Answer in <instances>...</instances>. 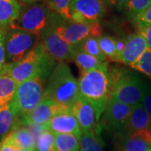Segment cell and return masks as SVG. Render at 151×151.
Returning <instances> with one entry per match:
<instances>
[{
  "label": "cell",
  "mask_w": 151,
  "mask_h": 151,
  "mask_svg": "<svg viewBox=\"0 0 151 151\" xmlns=\"http://www.w3.org/2000/svg\"><path fill=\"white\" fill-rule=\"evenodd\" d=\"M108 4L113 6L114 8H116L119 10L124 9L125 4L127 3V0H108Z\"/></svg>",
  "instance_id": "36"
},
{
  "label": "cell",
  "mask_w": 151,
  "mask_h": 151,
  "mask_svg": "<svg viewBox=\"0 0 151 151\" xmlns=\"http://www.w3.org/2000/svg\"><path fill=\"white\" fill-rule=\"evenodd\" d=\"M77 82L79 96L92 104L100 119L110 97L108 63L106 61L94 70L81 72Z\"/></svg>",
  "instance_id": "2"
},
{
  "label": "cell",
  "mask_w": 151,
  "mask_h": 151,
  "mask_svg": "<svg viewBox=\"0 0 151 151\" xmlns=\"http://www.w3.org/2000/svg\"><path fill=\"white\" fill-rule=\"evenodd\" d=\"M40 42V35L16 29H9L6 31L5 58L8 65L20 60Z\"/></svg>",
  "instance_id": "8"
},
{
  "label": "cell",
  "mask_w": 151,
  "mask_h": 151,
  "mask_svg": "<svg viewBox=\"0 0 151 151\" xmlns=\"http://www.w3.org/2000/svg\"><path fill=\"white\" fill-rule=\"evenodd\" d=\"M150 150H151V147H150Z\"/></svg>",
  "instance_id": "43"
},
{
  "label": "cell",
  "mask_w": 151,
  "mask_h": 151,
  "mask_svg": "<svg viewBox=\"0 0 151 151\" xmlns=\"http://www.w3.org/2000/svg\"><path fill=\"white\" fill-rule=\"evenodd\" d=\"M105 13V0H71L70 2V20L76 23H96Z\"/></svg>",
  "instance_id": "11"
},
{
  "label": "cell",
  "mask_w": 151,
  "mask_h": 151,
  "mask_svg": "<svg viewBox=\"0 0 151 151\" xmlns=\"http://www.w3.org/2000/svg\"><path fill=\"white\" fill-rule=\"evenodd\" d=\"M113 145L119 151H147L151 147V130L145 129L113 134Z\"/></svg>",
  "instance_id": "12"
},
{
  "label": "cell",
  "mask_w": 151,
  "mask_h": 151,
  "mask_svg": "<svg viewBox=\"0 0 151 151\" xmlns=\"http://www.w3.org/2000/svg\"><path fill=\"white\" fill-rule=\"evenodd\" d=\"M141 104L143 105L145 110L151 118V87L149 85L147 86L145 93L142 99Z\"/></svg>",
  "instance_id": "33"
},
{
  "label": "cell",
  "mask_w": 151,
  "mask_h": 151,
  "mask_svg": "<svg viewBox=\"0 0 151 151\" xmlns=\"http://www.w3.org/2000/svg\"><path fill=\"white\" fill-rule=\"evenodd\" d=\"M0 145H1V142H0Z\"/></svg>",
  "instance_id": "42"
},
{
  "label": "cell",
  "mask_w": 151,
  "mask_h": 151,
  "mask_svg": "<svg viewBox=\"0 0 151 151\" xmlns=\"http://www.w3.org/2000/svg\"><path fill=\"white\" fill-rule=\"evenodd\" d=\"M105 1H106V3H107V2H108V0H105Z\"/></svg>",
  "instance_id": "39"
},
{
  "label": "cell",
  "mask_w": 151,
  "mask_h": 151,
  "mask_svg": "<svg viewBox=\"0 0 151 151\" xmlns=\"http://www.w3.org/2000/svg\"><path fill=\"white\" fill-rule=\"evenodd\" d=\"M139 33L145 38V42L147 44V47H148L149 50H151V25L139 28Z\"/></svg>",
  "instance_id": "34"
},
{
  "label": "cell",
  "mask_w": 151,
  "mask_h": 151,
  "mask_svg": "<svg viewBox=\"0 0 151 151\" xmlns=\"http://www.w3.org/2000/svg\"><path fill=\"white\" fill-rule=\"evenodd\" d=\"M145 129L151 130V118L145 110L143 105L139 103L132 107L124 131L135 132Z\"/></svg>",
  "instance_id": "19"
},
{
  "label": "cell",
  "mask_w": 151,
  "mask_h": 151,
  "mask_svg": "<svg viewBox=\"0 0 151 151\" xmlns=\"http://www.w3.org/2000/svg\"><path fill=\"white\" fill-rule=\"evenodd\" d=\"M151 4V0H127L124 9L127 16L133 19Z\"/></svg>",
  "instance_id": "29"
},
{
  "label": "cell",
  "mask_w": 151,
  "mask_h": 151,
  "mask_svg": "<svg viewBox=\"0 0 151 151\" xmlns=\"http://www.w3.org/2000/svg\"><path fill=\"white\" fill-rule=\"evenodd\" d=\"M45 81L40 78H33L17 83L12 103L19 117L30 113L43 100Z\"/></svg>",
  "instance_id": "7"
},
{
  "label": "cell",
  "mask_w": 151,
  "mask_h": 151,
  "mask_svg": "<svg viewBox=\"0 0 151 151\" xmlns=\"http://www.w3.org/2000/svg\"><path fill=\"white\" fill-rule=\"evenodd\" d=\"M20 6L18 0H0V29H9L19 14Z\"/></svg>",
  "instance_id": "20"
},
{
  "label": "cell",
  "mask_w": 151,
  "mask_h": 151,
  "mask_svg": "<svg viewBox=\"0 0 151 151\" xmlns=\"http://www.w3.org/2000/svg\"><path fill=\"white\" fill-rule=\"evenodd\" d=\"M132 20L138 29L151 25V4Z\"/></svg>",
  "instance_id": "31"
},
{
  "label": "cell",
  "mask_w": 151,
  "mask_h": 151,
  "mask_svg": "<svg viewBox=\"0 0 151 151\" xmlns=\"http://www.w3.org/2000/svg\"><path fill=\"white\" fill-rule=\"evenodd\" d=\"M147 151H151V150H147Z\"/></svg>",
  "instance_id": "41"
},
{
  "label": "cell",
  "mask_w": 151,
  "mask_h": 151,
  "mask_svg": "<svg viewBox=\"0 0 151 151\" xmlns=\"http://www.w3.org/2000/svg\"><path fill=\"white\" fill-rule=\"evenodd\" d=\"M110 97L134 107L142 102L147 84L134 70L123 66H108Z\"/></svg>",
  "instance_id": "1"
},
{
  "label": "cell",
  "mask_w": 151,
  "mask_h": 151,
  "mask_svg": "<svg viewBox=\"0 0 151 151\" xmlns=\"http://www.w3.org/2000/svg\"><path fill=\"white\" fill-rule=\"evenodd\" d=\"M67 109L70 108H66L50 98L44 97L36 108L25 116L22 117L21 120H19V124L29 128L40 127L46 124L56 114Z\"/></svg>",
  "instance_id": "13"
},
{
  "label": "cell",
  "mask_w": 151,
  "mask_h": 151,
  "mask_svg": "<svg viewBox=\"0 0 151 151\" xmlns=\"http://www.w3.org/2000/svg\"><path fill=\"white\" fill-rule=\"evenodd\" d=\"M50 26L65 43L76 48L87 38H98L103 35V28L98 22L92 24L76 23L63 19L55 13L52 14Z\"/></svg>",
  "instance_id": "5"
},
{
  "label": "cell",
  "mask_w": 151,
  "mask_h": 151,
  "mask_svg": "<svg viewBox=\"0 0 151 151\" xmlns=\"http://www.w3.org/2000/svg\"><path fill=\"white\" fill-rule=\"evenodd\" d=\"M35 149L37 151H56L54 134L47 130L40 134L36 138Z\"/></svg>",
  "instance_id": "28"
},
{
  "label": "cell",
  "mask_w": 151,
  "mask_h": 151,
  "mask_svg": "<svg viewBox=\"0 0 151 151\" xmlns=\"http://www.w3.org/2000/svg\"><path fill=\"white\" fill-rule=\"evenodd\" d=\"M0 151H31L27 150H24L21 148H19L17 146L12 145L9 144H7L4 142H1L0 145Z\"/></svg>",
  "instance_id": "35"
},
{
  "label": "cell",
  "mask_w": 151,
  "mask_h": 151,
  "mask_svg": "<svg viewBox=\"0 0 151 151\" xmlns=\"http://www.w3.org/2000/svg\"><path fill=\"white\" fill-rule=\"evenodd\" d=\"M40 43L46 54L56 63L72 60L77 49L65 43L50 26L40 34Z\"/></svg>",
  "instance_id": "9"
},
{
  "label": "cell",
  "mask_w": 151,
  "mask_h": 151,
  "mask_svg": "<svg viewBox=\"0 0 151 151\" xmlns=\"http://www.w3.org/2000/svg\"><path fill=\"white\" fill-rule=\"evenodd\" d=\"M77 49L81 50L82 51H84L86 54L90 55L92 56L96 57L101 61H107V60L105 58V56L103 55L102 51L100 50L99 45L97 43V38L94 37H89L86 39L84 41H82Z\"/></svg>",
  "instance_id": "26"
},
{
  "label": "cell",
  "mask_w": 151,
  "mask_h": 151,
  "mask_svg": "<svg viewBox=\"0 0 151 151\" xmlns=\"http://www.w3.org/2000/svg\"><path fill=\"white\" fill-rule=\"evenodd\" d=\"M148 49L145 38L138 32L125 38L124 48L119 56V62L132 67Z\"/></svg>",
  "instance_id": "16"
},
{
  "label": "cell",
  "mask_w": 151,
  "mask_h": 151,
  "mask_svg": "<svg viewBox=\"0 0 151 151\" xmlns=\"http://www.w3.org/2000/svg\"><path fill=\"white\" fill-rule=\"evenodd\" d=\"M56 151H79V138L73 134H54Z\"/></svg>",
  "instance_id": "25"
},
{
  "label": "cell",
  "mask_w": 151,
  "mask_h": 151,
  "mask_svg": "<svg viewBox=\"0 0 151 151\" xmlns=\"http://www.w3.org/2000/svg\"><path fill=\"white\" fill-rule=\"evenodd\" d=\"M44 129L53 134H73L80 138L81 129L75 115L70 109H67L56 114L43 125Z\"/></svg>",
  "instance_id": "15"
},
{
  "label": "cell",
  "mask_w": 151,
  "mask_h": 151,
  "mask_svg": "<svg viewBox=\"0 0 151 151\" xmlns=\"http://www.w3.org/2000/svg\"><path fill=\"white\" fill-rule=\"evenodd\" d=\"M7 30L0 29V74L6 71L7 67H8V64L6 63L5 48H4L5 35Z\"/></svg>",
  "instance_id": "32"
},
{
  "label": "cell",
  "mask_w": 151,
  "mask_h": 151,
  "mask_svg": "<svg viewBox=\"0 0 151 151\" xmlns=\"http://www.w3.org/2000/svg\"><path fill=\"white\" fill-rule=\"evenodd\" d=\"M70 110L79 124L81 133L94 131L101 127L96 110L91 103L80 96L71 106Z\"/></svg>",
  "instance_id": "14"
},
{
  "label": "cell",
  "mask_w": 151,
  "mask_h": 151,
  "mask_svg": "<svg viewBox=\"0 0 151 151\" xmlns=\"http://www.w3.org/2000/svg\"><path fill=\"white\" fill-rule=\"evenodd\" d=\"M53 12L45 1L20 6L19 14L9 29H16L40 35L50 26Z\"/></svg>",
  "instance_id": "6"
},
{
  "label": "cell",
  "mask_w": 151,
  "mask_h": 151,
  "mask_svg": "<svg viewBox=\"0 0 151 151\" xmlns=\"http://www.w3.org/2000/svg\"><path fill=\"white\" fill-rule=\"evenodd\" d=\"M18 1L19 4H29L40 2V1H43V0H18Z\"/></svg>",
  "instance_id": "37"
},
{
  "label": "cell",
  "mask_w": 151,
  "mask_h": 151,
  "mask_svg": "<svg viewBox=\"0 0 151 151\" xmlns=\"http://www.w3.org/2000/svg\"><path fill=\"white\" fill-rule=\"evenodd\" d=\"M17 83L8 74L7 70L0 74V104L12 101L16 90Z\"/></svg>",
  "instance_id": "24"
},
{
  "label": "cell",
  "mask_w": 151,
  "mask_h": 151,
  "mask_svg": "<svg viewBox=\"0 0 151 151\" xmlns=\"http://www.w3.org/2000/svg\"><path fill=\"white\" fill-rule=\"evenodd\" d=\"M50 9L63 19H70V7L71 0H44Z\"/></svg>",
  "instance_id": "27"
},
{
  "label": "cell",
  "mask_w": 151,
  "mask_h": 151,
  "mask_svg": "<svg viewBox=\"0 0 151 151\" xmlns=\"http://www.w3.org/2000/svg\"><path fill=\"white\" fill-rule=\"evenodd\" d=\"M151 78V50L147 49L138 61L131 67Z\"/></svg>",
  "instance_id": "30"
},
{
  "label": "cell",
  "mask_w": 151,
  "mask_h": 151,
  "mask_svg": "<svg viewBox=\"0 0 151 151\" xmlns=\"http://www.w3.org/2000/svg\"><path fill=\"white\" fill-rule=\"evenodd\" d=\"M72 60L75 62V64L79 68V70H81V72L94 70L97 67L101 66L104 62H106V61L103 62L99 60L96 57L86 54L79 49H76Z\"/></svg>",
  "instance_id": "23"
},
{
  "label": "cell",
  "mask_w": 151,
  "mask_h": 151,
  "mask_svg": "<svg viewBox=\"0 0 151 151\" xmlns=\"http://www.w3.org/2000/svg\"><path fill=\"white\" fill-rule=\"evenodd\" d=\"M39 42L37 45L18 61L8 65L7 72L16 83L33 79L40 78L44 81L56 65Z\"/></svg>",
  "instance_id": "3"
},
{
  "label": "cell",
  "mask_w": 151,
  "mask_h": 151,
  "mask_svg": "<svg viewBox=\"0 0 151 151\" xmlns=\"http://www.w3.org/2000/svg\"><path fill=\"white\" fill-rule=\"evenodd\" d=\"M132 107L109 97L105 109L99 120L102 130L115 134L124 130L129 119Z\"/></svg>",
  "instance_id": "10"
},
{
  "label": "cell",
  "mask_w": 151,
  "mask_h": 151,
  "mask_svg": "<svg viewBox=\"0 0 151 151\" xmlns=\"http://www.w3.org/2000/svg\"><path fill=\"white\" fill-rule=\"evenodd\" d=\"M113 151H119V150H113Z\"/></svg>",
  "instance_id": "38"
},
{
  "label": "cell",
  "mask_w": 151,
  "mask_h": 151,
  "mask_svg": "<svg viewBox=\"0 0 151 151\" xmlns=\"http://www.w3.org/2000/svg\"><path fill=\"white\" fill-rule=\"evenodd\" d=\"M2 142L27 150H36L35 136L29 127L25 125L24 126L20 124L17 125Z\"/></svg>",
  "instance_id": "17"
},
{
  "label": "cell",
  "mask_w": 151,
  "mask_h": 151,
  "mask_svg": "<svg viewBox=\"0 0 151 151\" xmlns=\"http://www.w3.org/2000/svg\"><path fill=\"white\" fill-rule=\"evenodd\" d=\"M19 115L12 101L0 104V142L4 140L12 130L19 124Z\"/></svg>",
  "instance_id": "18"
},
{
  "label": "cell",
  "mask_w": 151,
  "mask_h": 151,
  "mask_svg": "<svg viewBox=\"0 0 151 151\" xmlns=\"http://www.w3.org/2000/svg\"><path fill=\"white\" fill-rule=\"evenodd\" d=\"M100 50L107 61L118 62L119 56L117 51V39L108 35H102L97 38Z\"/></svg>",
  "instance_id": "22"
},
{
  "label": "cell",
  "mask_w": 151,
  "mask_h": 151,
  "mask_svg": "<svg viewBox=\"0 0 151 151\" xmlns=\"http://www.w3.org/2000/svg\"><path fill=\"white\" fill-rule=\"evenodd\" d=\"M79 151H82V150H81V149H80V150H79Z\"/></svg>",
  "instance_id": "40"
},
{
  "label": "cell",
  "mask_w": 151,
  "mask_h": 151,
  "mask_svg": "<svg viewBox=\"0 0 151 151\" xmlns=\"http://www.w3.org/2000/svg\"><path fill=\"white\" fill-rule=\"evenodd\" d=\"M79 97L78 82L69 65L57 63L47 79L45 97L70 108Z\"/></svg>",
  "instance_id": "4"
},
{
  "label": "cell",
  "mask_w": 151,
  "mask_h": 151,
  "mask_svg": "<svg viewBox=\"0 0 151 151\" xmlns=\"http://www.w3.org/2000/svg\"><path fill=\"white\" fill-rule=\"evenodd\" d=\"M102 128L94 131L81 133L79 138L80 149L82 151H104L103 139L101 137Z\"/></svg>",
  "instance_id": "21"
}]
</instances>
